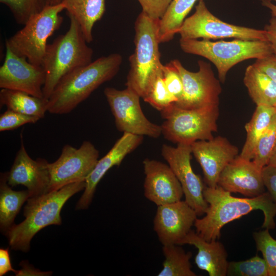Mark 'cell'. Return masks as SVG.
Wrapping results in <instances>:
<instances>
[{
    "instance_id": "obj_4",
    "label": "cell",
    "mask_w": 276,
    "mask_h": 276,
    "mask_svg": "<svg viewBox=\"0 0 276 276\" xmlns=\"http://www.w3.org/2000/svg\"><path fill=\"white\" fill-rule=\"evenodd\" d=\"M69 17L68 30L48 44L42 61L45 74L43 96L47 100L64 75L92 62L93 49L87 45L79 24L73 17Z\"/></svg>"
},
{
    "instance_id": "obj_37",
    "label": "cell",
    "mask_w": 276,
    "mask_h": 276,
    "mask_svg": "<svg viewBox=\"0 0 276 276\" xmlns=\"http://www.w3.org/2000/svg\"><path fill=\"white\" fill-rule=\"evenodd\" d=\"M253 65L276 83V55L272 54L264 58L257 59Z\"/></svg>"
},
{
    "instance_id": "obj_10",
    "label": "cell",
    "mask_w": 276,
    "mask_h": 276,
    "mask_svg": "<svg viewBox=\"0 0 276 276\" xmlns=\"http://www.w3.org/2000/svg\"><path fill=\"white\" fill-rule=\"evenodd\" d=\"M104 94L118 130L155 139L162 134L160 126L151 122L144 115L140 102L141 97L135 91L127 87L123 90L107 87Z\"/></svg>"
},
{
    "instance_id": "obj_32",
    "label": "cell",
    "mask_w": 276,
    "mask_h": 276,
    "mask_svg": "<svg viewBox=\"0 0 276 276\" xmlns=\"http://www.w3.org/2000/svg\"><path fill=\"white\" fill-rule=\"evenodd\" d=\"M264 228L253 233L252 236L258 251L261 252L266 262L268 276H276V239Z\"/></svg>"
},
{
    "instance_id": "obj_21",
    "label": "cell",
    "mask_w": 276,
    "mask_h": 276,
    "mask_svg": "<svg viewBox=\"0 0 276 276\" xmlns=\"http://www.w3.org/2000/svg\"><path fill=\"white\" fill-rule=\"evenodd\" d=\"M189 244L195 246L198 253L195 258L197 266L206 271L209 276H226L229 262L223 244L217 240L208 241L196 231L191 230L180 245Z\"/></svg>"
},
{
    "instance_id": "obj_3",
    "label": "cell",
    "mask_w": 276,
    "mask_h": 276,
    "mask_svg": "<svg viewBox=\"0 0 276 276\" xmlns=\"http://www.w3.org/2000/svg\"><path fill=\"white\" fill-rule=\"evenodd\" d=\"M85 180L67 185L40 196L30 197L24 209L25 220L14 224L5 233L13 250L27 252L33 237L41 229L51 225H60V212L67 200L84 190Z\"/></svg>"
},
{
    "instance_id": "obj_15",
    "label": "cell",
    "mask_w": 276,
    "mask_h": 276,
    "mask_svg": "<svg viewBox=\"0 0 276 276\" xmlns=\"http://www.w3.org/2000/svg\"><path fill=\"white\" fill-rule=\"evenodd\" d=\"M185 200L157 206L153 228L163 245L180 244L197 218Z\"/></svg>"
},
{
    "instance_id": "obj_44",
    "label": "cell",
    "mask_w": 276,
    "mask_h": 276,
    "mask_svg": "<svg viewBox=\"0 0 276 276\" xmlns=\"http://www.w3.org/2000/svg\"><path fill=\"white\" fill-rule=\"evenodd\" d=\"M63 0H48L47 6L56 5L62 3Z\"/></svg>"
},
{
    "instance_id": "obj_20",
    "label": "cell",
    "mask_w": 276,
    "mask_h": 276,
    "mask_svg": "<svg viewBox=\"0 0 276 276\" xmlns=\"http://www.w3.org/2000/svg\"><path fill=\"white\" fill-rule=\"evenodd\" d=\"M143 136L123 133L108 152L97 162L85 180V188L77 202L76 210L88 208L92 201L96 187L106 173L114 166H119L124 158L142 143Z\"/></svg>"
},
{
    "instance_id": "obj_42",
    "label": "cell",
    "mask_w": 276,
    "mask_h": 276,
    "mask_svg": "<svg viewBox=\"0 0 276 276\" xmlns=\"http://www.w3.org/2000/svg\"><path fill=\"white\" fill-rule=\"evenodd\" d=\"M262 5L270 9L272 16L276 17V0H262Z\"/></svg>"
},
{
    "instance_id": "obj_14",
    "label": "cell",
    "mask_w": 276,
    "mask_h": 276,
    "mask_svg": "<svg viewBox=\"0 0 276 276\" xmlns=\"http://www.w3.org/2000/svg\"><path fill=\"white\" fill-rule=\"evenodd\" d=\"M45 74L41 66L31 63L6 46L4 62L0 67V87L43 98Z\"/></svg>"
},
{
    "instance_id": "obj_43",
    "label": "cell",
    "mask_w": 276,
    "mask_h": 276,
    "mask_svg": "<svg viewBox=\"0 0 276 276\" xmlns=\"http://www.w3.org/2000/svg\"><path fill=\"white\" fill-rule=\"evenodd\" d=\"M267 165L276 167V146L272 153Z\"/></svg>"
},
{
    "instance_id": "obj_1",
    "label": "cell",
    "mask_w": 276,
    "mask_h": 276,
    "mask_svg": "<svg viewBox=\"0 0 276 276\" xmlns=\"http://www.w3.org/2000/svg\"><path fill=\"white\" fill-rule=\"evenodd\" d=\"M203 195L209 206L204 217L197 218L194 225L196 232L208 241L218 240L224 225L254 210L263 213L262 228L275 227L276 202L268 192L256 197L239 198L218 185L204 187Z\"/></svg>"
},
{
    "instance_id": "obj_40",
    "label": "cell",
    "mask_w": 276,
    "mask_h": 276,
    "mask_svg": "<svg viewBox=\"0 0 276 276\" xmlns=\"http://www.w3.org/2000/svg\"><path fill=\"white\" fill-rule=\"evenodd\" d=\"M264 30L267 40L271 44L273 54L276 55V17L272 16L269 24L265 26Z\"/></svg>"
},
{
    "instance_id": "obj_8",
    "label": "cell",
    "mask_w": 276,
    "mask_h": 276,
    "mask_svg": "<svg viewBox=\"0 0 276 276\" xmlns=\"http://www.w3.org/2000/svg\"><path fill=\"white\" fill-rule=\"evenodd\" d=\"M63 10L62 3L47 6L30 18L21 29L6 39L5 45L31 63L42 66L47 40L60 28L63 21L60 13Z\"/></svg>"
},
{
    "instance_id": "obj_6",
    "label": "cell",
    "mask_w": 276,
    "mask_h": 276,
    "mask_svg": "<svg viewBox=\"0 0 276 276\" xmlns=\"http://www.w3.org/2000/svg\"><path fill=\"white\" fill-rule=\"evenodd\" d=\"M179 44L184 52L202 56L212 62L222 83L225 82L228 71L240 62L262 58L273 54L271 44L266 40L235 39L213 42L180 39Z\"/></svg>"
},
{
    "instance_id": "obj_25",
    "label": "cell",
    "mask_w": 276,
    "mask_h": 276,
    "mask_svg": "<svg viewBox=\"0 0 276 276\" xmlns=\"http://www.w3.org/2000/svg\"><path fill=\"white\" fill-rule=\"evenodd\" d=\"M276 114V107L257 106L251 120L245 125L246 139L241 152V157L252 160L257 143L270 124Z\"/></svg>"
},
{
    "instance_id": "obj_7",
    "label": "cell",
    "mask_w": 276,
    "mask_h": 276,
    "mask_svg": "<svg viewBox=\"0 0 276 276\" xmlns=\"http://www.w3.org/2000/svg\"><path fill=\"white\" fill-rule=\"evenodd\" d=\"M165 120L160 125L162 134L172 143L191 145L195 142L209 140L217 131L219 105L183 109L173 104L160 112Z\"/></svg>"
},
{
    "instance_id": "obj_35",
    "label": "cell",
    "mask_w": 276,
    "mask_h": 276,
    "mask_svg": "<svg viewBox=\"0 0 276 276\" xmlns=\"http://www.w3.org/2000/svg\"><path fill=\"white\" fill-rule=\"evenodd\" d=\"M40 118L7 109L0 116V131L11 130L26 124L36 123Z\"/></svg>"
},
{
    "instance_id": "obj_31",
    "label": "cell",
    "mask_w": 276,
    "mask_h": 276,
    "mask_svg": "<svg viewBox=\"0 0 276 276\" xmlns=\"http://www.w3.org/2000/svg\"><path fill=\"white\" fill-rule=\"evenodd\" d=\"M0 2L9 9L16 22L23 25L48 5V0H0Z\"/></svg>"
},
{
    "instance_id": "obj_11",
    "label": "cell",
    "mask_w": 276,
    "mask_h": 276,
    "mask_svg": "<svg viewBox=\"0 0 276 276\" xmlns=\"http://www.w3.org/2000/svg\"><path fill=\"white\" fill-rule=\"evenodd\" d=\"M99 152L89 141L79 148L66 145L59 158L48 164L50 182L48 193L71 183L85 180L99 160Z\"/></svg>"
},
{
    "instance_id": "obj_13",
    "label": "cell",
    "mask_w": 276,
    "mask_h": 276,
    "mask_svg": "<svg viewBox=\"0 0 276 276\" xmlns=\"http://www.w3.org/2000/svg\"><path fill=\"white\" fill-rule=\"evenodd\" d=\"M161 154L180 183L185 200L198 216L205 214L209 204L203 195L204 187L201 178L194 173L191 166V145L180 143L172 147L164 144Z\"/></svg>"
},
{
    "instance_id": "obj_9",
    "label": "cell",
    "mask_w": 276,
    "mask_h": 276,
    "mask_svg": "<svg viewBox=\"0 0 276 276\" xmlns=\"http://www.w3.org/2000/svg\"><path fill=\"white\" fill-rule=\"evenodd\" d=\"M178 33L180 39L215 40L233 38L266 40L265 30L239 26L224 22L214 16L203 0H199L195 12L186 18Z\"/></svg>"
},
{
    "instance_id": "obj_23",
    "label": "cell",
    "mask_w": 276,
    "mask_h": 276,
    "mask_svg": "<svg viewBox=\"0 0 276 276\" xmlns=\"http://www.w3.org/2000/svg\"><path fill=\"white\" fill-rule=\"evenodd\" d=\"M30 197L27 190H13L7 182V172L1 174L0 227L6 233L14 224V219L23 204Z\"/></svg>"
},
{
    "instance_id": "obj_2",
    "label": "cell",
    "mask_w": 276,
    "mask_h": 276,
    "mask_svg": "<svg viewBox=\"0 0 276 276\" xmlns=\"http://www.w3.org/2000/svg\"><path fill=\"white\" fill-rule=\"evenodd\" d=\"M122 61L121 55L113 53L64 75L48 100V111L56 114L71 112L98 87L112 79L118 73Z\"/></svg>"
},
{
    "instance_id": "obj_36",
    "label": "cell",
    "mask_w": 276,
    "mask_h": 276,
    "mask_svg": "<svg viewBox=\"0 0 276 276\" xmlns=\"http://www.w3.org/2000/svg\"><path fill=\"white\" fill-rule=\"evenodd\" d=\"M142 11L151 18L159 20L172 0H137Z\"/></svg>"
},
{
    "instance_id": "obj_24",
    "label": "cell",
    "mask_w": 276,
    "mask_h": 276,
    "mask_svg": "<svg viewBox=\"0 0 276 276\" xmlns=\"http://www.w3.org/2000/svg\"><path fill=\"white\" fill-rule=\"evenodd\" d=\"M243 81L257 106L276 107V83L267 75L252 64L246 68Z\"/></svg>"
},
{
    "instance_id": "obj_19",
    "label": "cell",
    "mask_w": 276,
    "mask_h": 276,
    "mask_svg": "<svg viewBox=\"0 0 276 276\" xmlns=\"http://www.w3.org/2000/svg\"><path fill=\"white\" fill-rule=\"evenodd\" d=\"M218 185L231 193L252 197L265 192L262 170L238 155L221 172Z\"/></svg>"
},
{
    "instance_id": "obj_30",
    "label": "cell",
    "mask_w": 276,
    "mask_h": 276,
    "mask_svg": "<svg viewBox=\"0 0 276 276\" xmlns=\"http://www.w3.org/2000/svg\"><path fill=\"white\" fill-rule=\"evenodd\" d=\"M276 146V114L270 124L260 138L252 161L260 169L268 165Z\"/></svg>"
},
{
    "instance_id": "obj_26",
    "label": "cell",
    "mask_w": 276,
    "mask_h": 276,
    "mask_svg": "<svg viewBox=\"0 0 276 276\" xmlns=\"http://www.w3.org/2000/svg\"><path fill=\"white\" fill-rule=\"evenodd\" d=\"M197 0H172L158 22L159 43L171 40Z\"/></svg>"
},
{
    "instance_id": "obj_5",
    "label": "cell",
    "mask_w": 276,
    "mask_h": 276,
    "mask_svg": "<svg viewBox=\"0 0 276 276\" xmlns=\"http://www.w3.org/2000/svg\"><path fill=\"white\" fill-rule=\"evenodd\" d=\"M142 11L134 24L135 49L129 57L126 86L143 98L153 78L162 70L158 22Z\"/></svg>"
},
{
    "instance_id": "obj_17",
    "label": "cell",
    "mask_w": 276,
    "mask_h": 276,
    "mask_svg": "<svg viewBox=\"0 0 276 276\" xmlns=\"http://www.w3.org/2000/svg\"><path fill=\"white\" fill-rule=\"evenodd\" d=\"M144 195L157 206L181 200L183 195L179 180L168 165L155 159L143 162Z\"/></svg>"
},
{
    "instance_id": "obj_38",
    "label": "cell",
    "mask_w": 276,
    "mask_h": 276,
    "mask_svg": "<svg viewBox=\"0 0 276 276\" xmlns=\"http://www.w3.org/2000/svg\"><path fill=\"white\" fill-rule=\"evenodd\" d=\"M262 174L265 187L276 202V167L266 165L262 168Z\"/></svg>"
},
{
    "instance_id": "obj_16",
    "label": "cell",
    "mask_w": 276,
    "mask_h": 276,
    "mask_svg": "<svg viewBox=\"0 0 276 276\" xmlns=\"http://www.w3.org/2000/svg\"><path fill=\"white\" fill-rule=\"evenodd\" d=\"M192 154L200 164L207 186H218L219 176L224 168L238 155V148L221 136L201 140L191 145Z\"/></svg>"
},
{
    "instance_id": "obj_22",
    "label": "cell",
    "mask_w": 276,
    "mask_h": 276,
    "mask_svg": "<svg viewBox=\"0 0 276 276\" xmlns=\"http://www.w3.org/2000/svg\"><path fill=\"white\" fill-rule=\"evenodd\" d=\"M68 16L79 24L87 43L93 40V28L105 11V0H63Z\"/></svg>"
},
{
    "instance_id": "obj_28",
    "label": "cell",
    "mask_w": 276,
    "mask_h": 276,
    "mask_svg": "<svg viewBox=\"0 0 276 276\" xmlns=\"http://www.w3.org/2000/svg\"><path fill=\"white\" fill-rule=\"evenodd\" d=\"M165 260L163 268L158 276H196L192 270L190 259L191 252H186L179 245H163Z\"/></svg>"
},
{
    "instance_id": "obj_34",
    "label": "cell",
    "mask_w": 276,
    "mask_h": 276,
    "mask_svg": "<svg viewBox=\"0 0 276 276\" xmlns=\"http://www.w3.org/2000/svg\"><path fill=\"white\" fill-rule=\"evenodd\" d=\"M162 71L163 80L167 89L178 101L183 94L182 81L178 69L172 61H171L163 65Z\"/></svg>"
},
{
    "instance_id": "obj_41",
    "label": "cell",
    "mask_w": 276,
    "mask_h": 276,
    "mask_svg": "<svg viewBox=\"0 0 276 276\" xmlns=\"http://www.w3.org/2000/svg\"><path fill=\"white\" fill-rule=\"evenodd\" d=\"M22 269L17 270L15 273L16 275H50L49 273H51V272H41L38 270H35L34 268L29 265H24V262H22Z\"/></svg>"
},
{
    "instance_id": "obj_12",
    "label": "cell",
    "mask_w": 276,
    "mask_h": 276,
    "mask_svg": "<svg viewBox=\"0 0 276 276\" xmlns=\"http://www.w3.org/2000/svg\"><path fill=\"white\" fill-rule=\"evenodd\" d=\"M172 61L178 69L183 83L182 97L174 105L183 109H192L219 105L221 87L210 64L199 60L198 71L193 72L185 68L179 60Z\"/></svg>"
},
{
    "instance_id": "obj_39",
    "label": "cell",
    "mask_w": 276,
    "mask_h": 276,
    "mask_svg": "<svg viewBox=\"0 0 276 276\" xmlns=\"http://www.w3.org/2000/svg\"><path fill=\"white\" fill-rule=\"evenodd\" d=\"M17 270L14 269L11 265L9 248L0 249V275L3 276L9 271L15 273Z\"/></svg>"
},
{
    "instance_id": "obj_18",
    "label": "cell",
    "mask_w": 276,
    "mask_h": 276,
    "mask_svg": "<svg viewBox=\"0 0 276 276\" xmlns=\"http://www.w3.org/2000/svg\"><path fill=\"white\" fill-rule=\"evenodd\" d=\"M48 164L44 158L33 159L27 153L21 138L20 147L10 171L7 172L8 184L11 187H26L29 198L48 193L50 182Z\"/></svg>"
},
{
    "instance_id": "obj_27",
    "label": "cell",
    "mask_w": 276,
    "mask_h": 276,
    "mask_svg": "<svg viewBox=\"0 0 276 276\" xmlns=\"http://www.w3.org/2000/svg\"><path fill=\"white\" fill-rule=\"evenodd\" d=\"M1 106L25 114L43 118L48 111V100L27 93L2 88L0 91Z\"/></svg>"
},
{
    "instance_id": "obj_29",
    "label": "cell",
    "mask_w": 276,
    "mask_h": 276,
    "mask_svg": "<svg viewBox=\"0 0 276 276\" xmlns=\"http://www.w3.org/2000/svg\"><path fill=\"white\" fill-rule=\"evenodd\" d=\"M143 99L160 112L170 107L177 101L167 89L162 70L151 81Z\"/></svg>"
},
{
    "instance_id": "obj_33",
    "label": "cell",
    "mask_w": 276,
    "mask_h": 276,
    "mask_svg": "<svg viewBox=\"0 0 276 276\" xmlns=\"http://www.w3.org/2000/svg\"><path fill=\"white\" fill-rule=\"evenodd\" d=\"M227 275L268 276V273L264 259L257 255L246 260L229 262Z\"/></svg>"
}]
</instances>
